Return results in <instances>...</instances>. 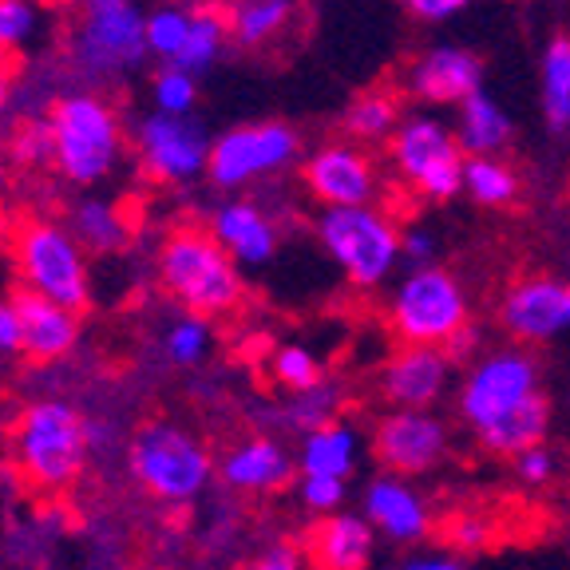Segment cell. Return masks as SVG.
<instances>
[{
	"instance_id": "obj_46",
	"label": "cell",
	"mask_w": 570,
	"mask_h": 570,
	"mask_svg": "<svg viewBox=\"0 0 570 570\" xmlns=\"http://www.w3.org/2000/svg\"><path fill=\"white\" fill-rule=\"evenodd\" d=\"M401 570H463L455 559H448V554H424V559H409Z\"/></svg>"
},
{
	"instance_id": "obj_35",
	"label": "cell",
	"mask_w": 570,
	"mask_h": 570,
	"mask_svg": "<svg viewBox=\"0 0 570 570\" xmlns=\"http://www.w3.org/2000/svg\"><path fill=\"white\" fill-rule=\"evenodd\" d=\"M206 345H210V330H206L203 317H183L167 337V353L175 365H195V361H203Z\"/></svg>"
},
{
	"instance_id": "obj_25",
	"label": "cell",
	"mask_w": 570,
	"mask_h": 570,
	"mask_svg": "<svg viewBox=\"0 0 570 570\" xmlns=\"http://www.w3.org/2000/svg\"><path fill=\"white\" fill-rule=\"evenodd\" d=\"M543 83V119L554 135L570 131V36H554L539 63Z\"/></svg>"
},
{
	"instance_id": "obj_8",
	"label": "cell",
	"mask_w": 570,
	"mask_h": 570,
	"mask_svg": "<svg viewBox=\"0 0 570 570\" xmlns=\"http://www.w3.org/2000/svg\"><path fill=\"white\" fill-rule=\"evenodd\" d=\"M52 135H56V163L76 183H96L111 170L119 155V127L116 116L99 99L71 96L52 107Z\"/></svg>"
},
{
	"instance_id": "obj_12",
	"label": "cell",
	"mask_w": 570,
	"mask_h": 570,
	"mask_svg": "<svg viewBox=\"0 0 570 570\" xmlns=\"http://www.w3.org/2000/svg\"><path fill=\"white\" fill-rule=\"evenodd\" d=\"M305 187L313 198L330 206V210H345V206H368L376 195V170L368 155L353 142H330L317 155L305 159Z\"/></svg>"
},
{
	"instance_id": "obj_1",
	"label": "cell",
	"mask_w": 570,
	"mask_h": 570,
	"mask_svg": "<svg viewBox=\"0 0 570 570\" xmlns=\"http://www.w3.org/2000/svg\"><path fill=\"white\" fill-rule=\"evenodd\" d=\"M163 285L195 313H230L242 302V277L226 246L206 230H175L159 254Z\"/></svg>"
},
{
	"instance_id": "obj_2",
	"label": "cell",
	"mask_w": 570,
	"mask_h": 570,
	"mask_svg": "<svg viewBox=\"0 0 570 570\" xmlns=\"http://www.w3.org/2000/svg\"><path fill=\"white\" fill-rule=\"evenodd\" d=\"M392 333L404 345H424V348H463V330H468V297H463L460 282L440 266H416L401 282L396 297H392Z\"/></svg>"
},
{
	"instance_id": "obj_15",
	"label": "cell",
	"mask_w": 570,
	"mask_h": 570,
	"mask_svg": "<svg viewBox=\"0 0 570 570\" xmlns=\"http://www.w3.org/2000/svg\"><path fill=\"white\" fill-rule=\"evenodd\" d=\"M448 448V432L436 416L428 412H392L376 424L373 452L389 472L420 475L436 468Z\"/></svg>"
},
{
	"instance_id": "obj_13",
	"label": "cell",
	"mask_w": 570,
	"mask_h": 570,
	"mask_svg": "<svg viewBox=\"0 0 570 570\" xmlns=\"http://www.w3.org/2000/svg\"><path fill=\"white\" fill-rule=\"evenodd\" d=\"M503 330L515 341H551L570 330V282L527 277L503 297Z\"/></svg>"
},
{
	"instance_id": "obj_16",
	"label": "cell",
	"mask_w": 570,
	"mask_h": 570,
	"mask_svg": "<svg viewBox=\"0 0 570 570\" xmlns=\"http://www.w3.org/2000/svg\"><path fill=\"white\" fill-rule=\"evenodd\" d=\"M448 368H452V361H448L444 348L404 345L384 365L381 389L401 412H420L440 401V392L448 389Z\"/></svg>"
},
{
	"instance_id": "obj_18",
	"label": "cell",
	"mask_w": 570,
	"mask_h": 570,
	"mask_svg": "<svg viewBox=\"0 0 570 570\" xmlns=\"http://www.w3.org/2000/svg\"><path fill=\"white\" fill-rule=\"evenodd\" d=\"M305 554L317 570H365L373 562V527L356 515H330L305 531Z\"/></svg>"
},
{
	"instance_id": "obj_34",
	"label": "cell",
	"mask_w": 570,
	"mask_h": 570,
	"mask_svg": "<svg viewBox=\"0 0 570 570\" xmlns=\"http://www.w3.org/2000/svg\"><path fill=\"white\" fill-rule=\"evenodd\" d=\"M155 107H159V116L187 119L190 107H195V76L175 68V63L167 71H159L155 76Z\"/></svg>"
},
{
	"instance_id": "obj_42",
	"label": "cell",
	"mask_w": 570,
	"mask_h": 570,
	"mask_svg": "<svg viewBox=\"0 0 570 570\" xmlns=\"http://www.w3.org/2000/svg\"><path fill=\"white\" fill-rule=\"evenodd\" d=\"M475 0H404V9L416 20H428V24H440V20H452L455 12H463Z\"/></svg>"
},
{
	"instance_id": "obj_23",
	"label": "cell",
	"mask_w": 570,
	"mask_h": 570,
	"mask_svg": "<svg viewBox=\"0 0 570 570\" xmlns=\"http://www.w3.org/2000/svg\"><path fill=\"white\" fill-rule=\"evenodd\" d=\"M455 139L463 151H472V159H491V155L511 139V116L488 91H475L460 104V119H455Z\"/></svg>"
},
{
	"instance_id": "obj_37",
	"label": "cell",
	"mask_w": 570,
	"mask_h": 570,
	"mask_svg": "<svg viewBox=\"0 0 570 570\" xmlns=\"http://www.w3.org/2000/svg\"><path fill=\"white\" fill-rule=\"evenodd\" d=\"M12 155H17L20 163H48V159H56L52 124H28L24 131L17 135V142H12Z\"/></svg>"
},
{
	"instance_id": "obj_3",
	"label": "cell",
	"mask_w": 570,
	"mask_h": 570,
	"mask_svg": "<svg viewBox=\"0 0 570 570\" xmlns=\"http://www.w3.org/2000/svg\"><path fill=\"white\" fill-rule=\"evenodd\" d=\"M17 452L24 475L45 491L68 488L88 455V424L63 401H40L20 416Z\"/></svg>"
},
{
	"instance_id": "obj_40",
	"label": "cell",
	"mask_w": 570,
	"mask_h": 570,
	"mask_svg": "<svg viewBox=\"0 0 570 570\" xmlns=\"http://www.w3.org/2000/svg\"><path fill=\"white\" fill-rule=\"evenodd\" d=\"M345 495V480H330V475H305L302 480V499L313 511H333Z\"/></svg>"
},
{
	"instance_id": "obj_39",
	"label": "cell",
	"mask_w": 570,
	"mask_h": 570,
	"mask_svg": "<svg viewBox=\"0 0 570 570\" xmlns=\"http://www.w3.org/2000/svg\"><path fill=\"white\" fill-rule=\"evenodd\" d=\"M491 523L480 515H460L455 523H448V547L455 551H483L491 543Z\"/></svg>"
},
{
	"instance_id": "obj_7",
	"label": "cell",
	"mask_w": 570,
	"mask_h": 570,
	"mask_svg": "<svg viewBox=\"0 0 570 570\" xmlns=\"http://www.w3.org/2000/svg\"><path fill=\"white\" fill-rule=\"evenodd\" d=\"M17 266L28 289L63 309L88 305V269H83L80 246L68 230L52 223H24L17 234Z\"/></svg>"
},
{
	"instance_id": "obj_30",
	"label": "cell",
	"mask_w": 570,
	"mask_h": 570,
	"mask_svg": "<svg viewBox=\"0 0 570 570\" xmlns=\"http://www.w3.org/2000/svg\"><path fill=\"white\" fill-rule=\"evenodd\" d=\"M76 230H80V238L88 242L91 249H99V254L119 249L127 238L124 218H119L116 206H107V203H83L80 210H76Z\"/></svg>"
},
{
	"instance_id": "obj_24",
	"label": "cell",
	"mask_w": 570,
	"mask_h": 570,
	"mask_svg": "<svg viewBox=\"0 0 570 570\" xmlns=\"http://www.w3.org/2000/svg\"><path fill=\"white\" fill-rule=\"evenodd\" d=\"M547 428H551V404H547V396L539 392V396L527 401L523 409L508 412L503 420L483 428L480 444L495 455H523V452H531V448L543 444Z\"/></svg>"
},
{
	"instance_id": "obj_32",
	"label": "cell",
	"mask_w": 570,
	"mask_h": 570,
	"mask_svg": "<svg viewBox=\"0 0 570 570\" xmlns=\"http://www.w3.org/2000/svg\"><path fill=\"white\" fill-rule=\"evenodd\" d=\"M274 376H277V384L294 389L297 396H305V392L321 389V365H317V356H313L309 348H302V345L277 348V353H274Z\"/></svg>"
},
{
	"instance_id": "obj_19",
	"label": "cell",
	"mask_w": 570,
	"mask_h": 570,
	"mask_svg": "<svg viewBox=\"0 0 570 570\" xmlns=\"http://www.w3.org/2000/svg\"><path fill=\"white\" fill-rule=\"evenodd\" d=\"M12 302H17L20 325H24V353L32 361H60L76 345L80 330H76V313L71 309L32 294V289H20Z\"/></svg>"
},
{
	"instance_id": "obj_9",
	"label": "cell",
	"mask_w": 570,
	"mask_h": 570,
	"mask_svg": "<svg viewBox=\"0 0 570 570\" xmlns=\"http://www.w3.org/2000/svg\"><path fill=\"white\" fill-rule=\"evenodd\" d=\"M539 396V365L519 348H503V353L483 356L472 373L463 376L460 389V416L483 432L508 412L523 409L527 401Z\"/></svg>"
},
{
	"instance_id": "obj_29",
	"label": "cell",
	"mask_w": 570,
	"mask_h": 570,
	"mask_svg": "<svg viewBox=\"0 0 570 570\" xmlns=\"http://www.w3.org/2000/svg\"><path fill=\"white\" fill-rule=\"evenodd\" d=\"M226 40V24L218 12H198V17H190V36H187V48L178 52L175 68L190 71V76H198V71H206L214 60H218V48H223Z\"/></svg>"
},
{
	"instance_id": "obj_27",
	"label": "cell",
	"mask_w": 570,
	"mask_h": 570,
	"mask_svg": "<svg viewBox=\"0 0 570 570\" xmlns=\"http://www.w3.org/2000/svg\"><path fill=\"white\" fill-rule=\"evenodd\" d=\"M294 17V0H238L230 12V32L238 36V45H266L289 24Z\"/></svg>"
},
{
	"instance_id": "obj_4",
	"label": "cell",
	"mask_w": 570,
	"mask_h": 570,
	"mask_svg": "<svg viewBox=\"0 0 570 570\" xmlns=\"http://www.w3.org/2000/svg\"><path fill=\"white\" fill-rule=\"evenodd\" d=\"M321 246L341 266V274L361 289H373L396 269L404 246L396 226L373 206H345V210H325L317 223Z\"/></svg>"
},
{
	"instance_id": "obj_28",
	"label": "cell",
	"mask_w": 570,
	"mask_h": 570,
	"mask_svg": "<svg viewBox=\"0 0 570 570\" xmlns=\"http://www.w3.org/2000/svg\"><path fill=\"white\" fill-rule=\"evenodd\" d=\"M463 190H472V198L483 206H503L515 198L519 178L508 163L499 159H468V167H463Z\"/></svg>"
},
{
	"instance_id": "obj_45",
	"label": "cell",
	"mask_w": 570,
	"mask_h": 570,
	"mask_svg": "<svg viewBox=\"0 0 570 570\" xmlns=\"http://www.w3.org/2000/svg\"><path fill=\"white\" fill-rule=\"evenodd\" d=\"M401 246H404V254H409L412 262H420V266H424V262L432 258V249H436V238H432L424 226H409V230L401 234Z\"/></svg>"
},
{
	"instance_id": "obj_43",
	"label": "cell",
	"mask_w": 570,
	"mask_h": 570,
	"mask_svg": "<svg viewBox=\"0 0 570 570\" xmlns=\"http://www.w3.org/2000/svg\"><path fill=\"white\" fill-rule=\"evenodd\" d=\"M24 353V325H20L17 302H0V356Z\"/></svg>"
},
{
	"instance_id": "obj_47",
	"label": "cell",
	"mask_w": 570,
	"mask_h": 570,
	"mask_svg": "<svg viewBox=\"0 0 570 570\" xmlns=\"http://www.w3.org/2000/svg\"><path fill=\"white\" fill-rule=\"evenodd\" d=\"M9 96V68H4V52H0V104Z\"/></svg>"
},
{
	"instance_id": "obj_31",
	"label": "cell",
	"mask_w": 570,
	"mask_h": 570,
	"mask_svg": "<svg viewBox=\"0 0 570 570\" xmlns=\"http://www.w3.org/2000/svg\"><path fill=\"white\" fill-rule=\"evenodd\" d=\"M396 127V104L389 96H361L353 107L345 111V131L353 139H384V135Z\"/></svg>"
},
{
	"instance_id": "obj_17",
	"label": "cell",
	"mask_w": 570,
	"mask_h": 570,
	"mask_svg": "<svg viewBox=\"0 0 570 570\" xmlns=\"http://www.w3.org/2000/svg\"><path fill=\"white\" fill-rule=\"evenodd\" d=\"M483 80V68H480V56L468 52V48H455V45H440V48H428L409 71V88L416 99L424 104H455L460 107L468 96H475Z\"/></svg>"
},
{
	"instance_id": "obj_26",
	"label": "cell",
	"mask_w": 570,
	"mask_h": 570,
	"mask_svg": "<svg viewBox=\"0 0 570 570\" xmlns=\"http://www.w3.org/2000/svg\"><path fill=\"white\" fill-rule=\"evenodd\" d=\"M356 463V436L345 424H325L305 436L302 448V472L305 475H330L345 480Z\"/></svg>"
},
{
	"instance_id": "obj_11",
	"label": "cell",
	"mask_w": 570,
	"mask_h": 570,
	"mask_svg": "<svg viewBox=\"0 0 570 570\" xmlns=\"http://www.w3.org/2000/svg\"><path fill=\"white\" fill-rule=\"evenodd\" d=\"M147 52V20L131 0H88L76 56L91 71H119Z\"/></svg>"
},
{
	"instance_id": "obj_14",
	"label": "cell",
	"mask_w": 570,
	"mask_h": 570,
	"mask_svg": "<svg viewBox=\"0 0 570 570\" xmlns=\"http://www.w3.org/2000/svg\"><path fill=\"white\" fill-rule=\"evenodd\" d=\"M139 142H142V167H147V175L163 178V183L195 178L210 163V142H206L203 127L195 119L151 116L142 124Z\"/></svg>"
},
{
	"instance_id": "obj_5",
	"label": "cell",
	"mask_w": 570,
	"mask_h": 570,
	"mask_svg": "<svg viewBox=\"0 0 570 570\" xmlns=\"http://www.w3.org/2000/svg\"><path fill=\"white\" fill-rule=\"evenodd\" d=\"M131 468L151 495L183 503L210 480V455L195 436L175 424H147L131 444Z\"/></svg>"
},
{
	"instance_id": "obj_20",
	"label": "cell",
	"mask_w": 570,
	"mask_h": 570,
	"mask_svg": "<svg viewBox=\"0 0 570 570\" xmlns=\"http://www.w3.org/2000/svg\"><path fill=\"white\" fill-rule=\"evenodd\" d=\"M365 511L389 539H396V543H416V539L428 534V523H432L424 499L401 480H376L373 488L365 491Z\"/></svg>"
},
{
	"instance_id": "obj_22",
	"label": "cell",
	"mask_w": 570,
	"mask_h": 570,
	"mask_svg": "<svg viewBox=\"0 0 570 570\" xmlns=\"http://www.w3.org/2000/svg\"><path fill=\"white\" fill-rule=\"evenodd\" d=\"M210 234L223 242L226 254H234L238 262H249V266L269 262L277 249V230L254 203H226L223 210L214 214Z\"/></svg>"
},
{
	"instance_id": "obj_41",
	"label": "cell",
	"mask_w": 570,
	"mask_h": 570,
	"mask_svg": "<svg viewBox=\"0 0 570 570\" xmlns=\"http://www.w3.org/2000/svg\"><path fill=\"white\" fill-rule=\"evenodd\" d=\"M515 472H519V480L523 483H547L554 475V455H551V448H531V452H523V455H515Z\"/></svg>"
},
{
	"instance_id": "obj_21",
	"label": "cell",
	"mask_w": 570,
	"mask_h": 570,
	"mask_svg": "<svg viewBox=\"0 0 570 570\" xmlns=\"http://www.w3.org/2000/svg\"><path fill=\"white\" fill-rule=\"evenodd\" d=\"M218 472L234 491H277L289 480V455H285V448L277 440L254 436L230 448Z\"/></svg>"
},
{
	"instance_id": "obj_44",
	"label": "cell",
	"mask_w": 570,
	"mask_h": 570,
	"mask_svg": "<svg viewBox=\"0 0 570 570\" xmlns=\"http://www.w3.org/2000/svg\"><path fill=\"white\" fill-rule=\"evenodd\" d=\"M242 570H302V559H297L294 547H269L266 554H258V559L246 562Z\"/></svg>"
},
{
	"instance_id": "obj_38",
	"label": "cell",
	"mask_w": 570,
	"mask_h": 570,
	"mask_svg": "<svg viewBox=\"0 0 570 570\" xmlns=\"http://www.w3.org/2000/svg\"><path fill=\"white\" fill-rule=\"evenodd\" d=\"M333 404H337V396H333L330 389H313V392H305L302 401L294 404V412H289V420L294 424H302V428H309V432H317V428H325V424H333Z\"/></svg>"
},
{
	"instance_id": "obj_6",
	"label": "cell",
	"mask_w": 570,
	"mask_h": 570,
	"mask_svg": "<svg viewBox=\"0 0 570 570\" xmlns=\"http://www.w3.org/2000/svg\"><path fill=\"white\" fill-rule=\"evenodd\" d=\"M392 163L401 170L409 187H416L424 198H444L463 190V147L440 119L412 116L392 131Z\"/></svg>"
},
{
	"instance_id": "obj_10",
	"label": "cell",
	"mask_w": 570,
	"mask_h": 570,
	"mask_svg": "<svg viewBox=\"0 0 570 570\" xmlns=\"http://www.w3.org/2000/svg\"><path fill=\"white\" fill-rule=\"evenodd\" d=\"M297 155V135L285 124H254L234 127L210 147V175L214 187H242L249 178L274 175Z\"/></svg>"
},
{
	"instance_id": "obj_36",
	"label": "cell",
	"mask_w": 570,
	"mask_h": 570,
	"mask_svg": "<svg viewBox=\"0 0 570 570\" xmlns=\"http://www.w3.org/2000/svg\"><path fill=\"white\" fill-rule=\"evenodd\" d=\"M36 28V9L28 0H0V48L20 45Z\"/></svg>"
},
{
	"instance_id": "obj_33",
	"label": "cell",
	"mask_w": 570,
	"mask_h": 570,
	"mask_svg": "<svg viewBox=\"0 0 570 570\" xmlns=\"http://www.w3.org/2000/svg\"><path fill=\"white\" fill-rule=\"evenodd\" d=\"M190 36V17L178 9H159L155 17H147V52L167 56L170 63L178 60V52L187 48Z\"/></svg>"
}]
</instances>
